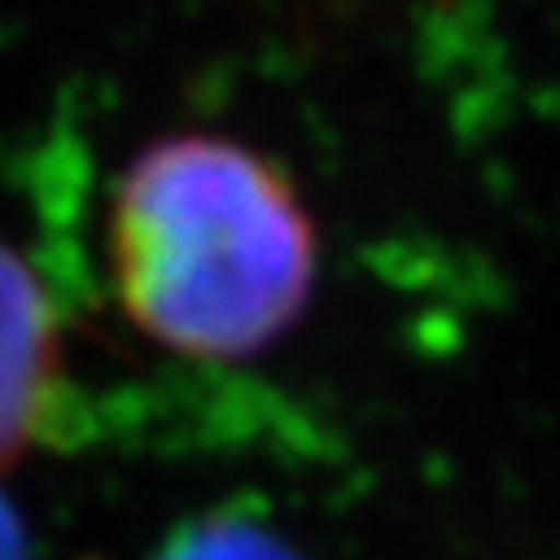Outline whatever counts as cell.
<instances>
[{
    "mask_svg": "<svg viewBox=\"0 0 560 560\" xmlns=\"http://www.w3.org/2000/svg\"><path fill=\"white\" fill-rule=\"evenodd\" d=\"M0 560H33L24 518H20V510L10 504L5 490H0Z\"/></svg>",
    "mask_w": 560,
    "mask_h": 560,
    "instance_id": "obj_4",
    "label": "cell"
},
{
    "mask_svg": "<svg viewBox=\"0 0 560 560\" xmlns=\"http://www.w3.org/2000/svg\"><path fill=\"white\" fill-rule=\"evenodd\" d=\"M150 560H304V551L276 528L261 504L234 500L183 518Z\"/></svg>",
    "mask_w": 560,
    "mask_h": 560,
    "instance_id": "obj_3",
    "label": "cell"
},
{
    "mask_svg": "<svg viewBox=\"0 0 560 560\" xmlns=\"http://www.w3.org/2000/svg\"><path fill=\"white\" fill-rule=\"evenodd\" d=\"M61 318L38 267L0 238V467L24 458L66 416Z\"/></svg>",
    "mask_w": 560,
    "mask_h": 560,
    "instance_id": "obj_2",
    "label": "cell"
},
{
    "mask_svg": "<svg viewBox=\"0 0 560 560\" xmlns=\"http://www.w3.org/2000/svg\"><path fill=\"white\" fill-rule=\"evenodd\" d=\"M121 313L191 360H243L304 318L318 230L271 154L183 131L121 168L108 215Z\"/></svg>",
    "mask_w": 560,
    "mask_h": 560,
    "instance_id": "obj_1",
    "label": "cell"
}]
</instances>
